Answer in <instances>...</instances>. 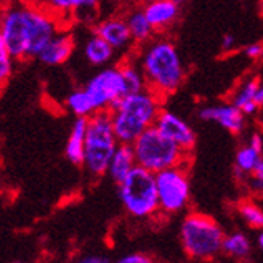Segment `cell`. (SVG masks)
<instances>
[{
	"mask_svg": "<svg viewBox=\"0 0 263 263\" xmlns=\"http://www.w3.org/2000/svg\"><path fill=\"white\" fill-rule=\"evenodd\" d=\"M58 31V20L39 7L11 5L4 10L0 21V41L15 60L37 58Z\"/></svg>",
	"mask_w": 263,
	"mask_h": 263,
	"instance_id": "cell-1",
	"label": "cell"
},
{
	"mask_svg": "<svg viewBox=\"0 0 263 263\" xmlns=\"http://www.w3.org/2000/svg\"><path fill=\"white\" fill-rule=\"evenodd\" d=\"M146 79V85L157 95L167 98L185 82L186 69L175 44L167 37H154L141 45L137 58Z\"/></svg>",
	"mask_w": 263,
	"mask_h": 263,
	"instance_id": "cell-2",
	"label": "cell"
},
{
	"mask_svg": "<svg viewBox=\"0 0 263 263\" xmlns=\"http://www.w3.org/2000/svg\"><path fill=\"white\" fill-rule=\"evenodd\" d=\"M162 100L156 91L144 88L117 101L109 112L119 141L134 144L144 130L153 127L162 111Z\"/></svg>",
	"mask_w": 263,
	"mask_h": 263,
	"instance_id": "cell-3",
	"label": "cell"
},
{
	"mask_svg": "<svg viewBox=\"0 0 263 263\" xmlns=\"http://www.w3.org/2000/svg\"><path fill=\"white\" fill-rule=\"evenodd\" d=\"M225 233L209 215L188 214L180 227V239L185 254L196 261H209L223 251Z\"/></svg>",
	"mask_w": 263,
	"mask_h": 263,
	"instance_id": "cell-4",
	"label": "cell"
},
{
	"mask_svg": "<svg viewBox=\"0 0 263 263\" xmlns=\"http://www.w3.org/2000/svg\"><path fill=\"white\" fill-rule=\"evenodd\" d=\"M121 144L117 138L111 112L100 111L88 117L85 135V157L84 167L93 177L108 174V165L117 146Z\"/></svg>",
	"mask_w": 263,
	"mask_h": 263,
	"instance_id": "cell-5",
	"label": "cell"
},
{
	"mask_svg": "<svg viewBox=\"0 0 263 263\" xmlns=\"http://www.w3.org/2000/svg\"><path fill=\"white\" fill-rule=\"evenodd\" d=\"M132 146L135 151L137 165L153 174L170 167L185 165L190 159V153L181 149L175 141L162 135L156 125L144 130Z\"/></svg>",
	"mask_w": 263,
	"mask_h": 263,
	"instance_id": "cell-6",
	"label": "cell"
},
{
	"mask_svg": "<svg viewBox=\"0 0 263 263\" xmlns=\"http://www.w3.org/2000/svg\"><path fill=\"white\" fill-rule=\"evenodd\" d=\"M117 193H119V199L130 217L143 220L161 212L156 174L140 165H137L117 185Z\"/></svg>",
	"mask_w": 263,
	"mask_h": 263,
	"instance_id": "cell-7",
	"label": "cell"
},
{
	"mask_svg": "<svg viewBox=\"0 0 263 263\" xmlns=\"http://www.w3.org/2000/svg\"><path fill=\"white\" fill-rule=\"evenodd\" d=\"M157 194H159V210L165 215H174L185 210L190 196V177L185 165L170 167L156 174Z\"/></svg>",
	"mask_w": 263,
	"mask_h": 263,
	"instance_id": "cell-8",
	"label": "cell"
},
{
	"mask_svg": "<svg viewBox=\"0 0 263 263\" xmlns=\"http://www.w3.org/2000/svg\"><path fill=\"white\" fill-rule=\"evenodd\" d=\"M95 112L111 111V108L125 97V82L119 66L104 68L97 72L84 87Z\"/></svg>",
	"mask_w": 263,
	"mask_h": 263,
	"instance_id": "cell-9",
	"label": "cell"
},
{
	"mask_svg": "<svg viewBox=\"0 0 263 263\" xmlns=\"http://www.w3.org/2000/svg\"><path fill=\"white\" fill-rule=\"evenodd\" d=\"M154 125L159 128L162 135L175 141L181 149H185L188 153L194 149V144H196L194 130L186 121H183L178 114L162 109Z\"/></svg>",
	"mask_w": 263,
	"mask_h": 263,
	"instance_id": "cell-10",
	"label": "cell"
},
{
	"mask_svg": "<svg viewBox=\"0 0 263 263\" xmlns=\"http://www.w3.org/2000/svg\"><path fill=\"white\" fill-rule=\"evenodd\" d=\"M199 117L202 121L215 122L230 134H241L246 125V114L234 106L233 103H220L214 106H204L199 109Z\"/></svg>",
	"mask_w": 263,
	"mask_h": 263,
	"instance_id": "cell-11",
	"label": "cell"
},
{
	"mask_svg": "<svg viewBox=\"0 0 263 263\" xmlns=\"http://www.w3.org/2000/svg\"><path fill=\"white\" fill-rule=\"evenodd\" d=\"M93 32L103 37L116 51H127L135 44L128 29L127 20L122 16H109L95 23Z\"/></svg>",
	"mask_w": 263,
	"mask_h": 263,
	"instance_id": "cell-12",
	"label": "cell"
},
{
	"mask_svg": "<svg viewBox=\"0 0 263 263\" xmlns=\"http://www.w3.org/2000/svg\"><path fill=\"white\" fill-rule=\"evenodd\" d=\"M180 8L181 5L175 0H144L143 4V10L153 24L156 34L172 28L180 16Z\"/></svg>",
	"mask_w": 263,
	"mask_h": 263,
	"instance_id": "cell-13",
	"label": "cell"
},
{
	"mask_svg": "<svg viewBox=\"0 0 263 263\" xmlns=\"http://www.w3.org/2000/svg\"><path fill=\"white\" fill-rule=\"evenodd\" d=\"M74 51V37L68 31L60 29L42 48L37 60L47 66H60L69 60Z\"/></svg>",
	"mask_w": 263,
	"mask_h": 263,
	"instance_id": "cell-14",
	"label": "cell"
},
{
	"mask_svg": "<svg viewBox=\"0 0 263 263\" xmlns=\"http://www.w3.org/2000/svg\"><path fill=\"white\" fill-rule=\"evenodd\" d=\"M137 167V159H135V151L132 144L121 143L117 146L116 153L112 154L109 165H108V175L114 183H119Z\"/></svg>",
	"mask_w": 263,
	"mask_h": 263,
	"instance_id": "cell-15",
	"label": "cell"
},
{
	"mask_svg": "<svg viewBox=\"0 0 263 263\" xmlns=\"http://www.w3.org/2000/svg\"><path fill=\"white\" fill-rule=\"evenodd\" d=\"M88 117H76L71 127V134L66 143V157L76 165H84L85 157V135H87Z\"/></svg>",
	"mask_w": 263,
	"mask_h": 263,
	"instance_id": "cell-16",
	"label": "cell"
},
{
	"mask_svg": "<svg viewBox=\"0 0 263 263\" xmlns=\"http://www.w3.org/2000/svg\"><path fill=\"white\" fill-rule=\"evenodd\" d=\"M125 20L128 24V29L132 32V37H134V42L137 45L141 47L156 37V31L153 28V24L149 23L143 7L130 8L125 15Z\"/></svg>",
	"mask_w": 263,
	"mask_h": 263,
	"instance_id": "cell-17",
	"label": "cell"
},
{
	"mask_svg": "<svg viewBox=\"0 0 263 263\" xmlns=\"http://www.w3.org/2000/svg\"><path fill=\"white\" fill-rule=\"evenodd\" d=\"M114 53H116V50L97 32L91 34L84 44V57L91 66L108 64L112 60Z\"/></svg>",
	"mask_w": 263,
	"mask_h": 263,
	"instance_id": "cell-18",
	"label": "cell"
},
{
	"mask_svg": "<svg viewBox=\"0 0 263 263\" xmlns=\"http://www.w3.org/2000/svg\"><path fill=\"white\" fill-rule=\"evenodd\" d=\"M260 82L261 81L258 77H251V79H247L246 82H242L238 87V90L233 93L231 103L234 104V106H238L246 116L257 112V109L260 108L255 101V95H257Z\"/></svg>",
	"mask_w": 263,
	"mask_h": 263,
	"instance_id": "cell-19",
	"label": "cell"
},
{
	"mask_svg": "<svg viewBox=\"0 0 263 263\" xmlns=\"http://www.w3.org/2000/svg\"><path fill=\"white\" fill-rule=\"evenodd\" d=\"M119 68L124 76V82H125V95L128 93H137L144 88H148L146 85V79L140 68L138 61L134 60H125L119 64Z\"/></svg>",
	"mask_w": 263,
	"mask_h": 263,
	"instance_id": "cell-20",
	"label": "cell"
},
{
	"mask_svg": "<svg viewBox=\"0 0 263 263\" xmlns=\"http://www.w3.org/2000/svg\"><path fill=\"white\" fill-rule=\"evenodd\" d=\"M223 252L234 260H246L251 254V241L244 233H231L225 236L223 241Z\"/></svg>",
	"mask_w": 263,
	"mask_h": 263,
	"instance_id": "cell-21",
	"label": "cell"
},
{
	"mask_svg": "<svg viewBox=\"0 0 263 263\" xmlns=\"http://www.w3.org/2000/svg\"><path fill=\"white\" fill-rule=\"evenodd\" d=\"M263 153H260L258 149H255L251 144H246V146H241L236 153V159H234V164H236V174L238 177H244V175H251L257 164L260 162Z\"/></svg>",
	"mask_w": 263,
	"mask_h": 263,
	"instance_id": "cell-22",
	"label": "cell"
},
{
	"mask_svg": "<svg viewBox=\"0 0 263 263\" xmlns=\"http://www.w3.org/2000/svg\"><path fill=\"white\" fill-rule=\"evenodd\" d=\"M72 2V20L87 26H95L100 10V0H71Z\"/></svg>",
	"mask_w": 263,
	"mask_h": 263,
	"instance_id": "cell-23",
	"label": "cell"
},
{
	"mask_svg": "<svg viewBox=\"0 0 263 263\" xmlns=\"http://www.w3.org/2000/svg\"><path fill=\"white\" fill-rule=\"evenodd\" d=\"M66 106L76 117H90L95 114V109L91 106V101L84 88H77L66 98Z\"/></svg>",
	"mask_w": 263,
	"mask_h": 263,
	"instance_id": "cell-24",
	"label": "cell"
},
{
	"mask_svg": "<svg viewBox=\"0 0 263 263\" xmlns=\"http://www.w3.org/2000/svg\"><path fill=\"white\" fill-rule=\"evenodd\" d=\"M238 212L251 228L263 230V209L252 201H242L238 205Z\"/></svg>",
	"mask_w": 263,
	"mask_h": 263,
	"instance_id": "cell-25",
	"label": "cell"
},
{
	"mask_svg": "<svg viewBox=\"0 0 263 263\" xmlns=\"http://www.w3.org/2000/svg\"><path fill=\"white\" fill-rule=\"evenodd\" d=\"M45 10H48L55 18L66 16L72 18V2L71 0H42Z\"/></svg>",
	"mask_w": 263,
	"mask_h": 263,
	"instance_id": "cell-26",
	"label": "cell"
},
{
	"mask_svg": "<svg viewBox=\"0 0 263 263\" xmlns=\"http://www.w3.org/2000/svg\"><path fill=\"white\" fill-rule=\"evenodd\" d=\"M13 55L4 41H0V81L7 82L13 72Z\"/></svg>",
	"mask_w": 263,
	"mask_h": 263,
	"instance_id": "cell-27",
	"label": "cell"
},
{
	"mask_svg": "<svg viewBox=\"0 0 263 263\" xmlns=\"http://www.w3.org/2000/svg\"><path fill=\"white\" fill-rule=\"evenodd\" d=\"M251 180H249V186H251L255 193H263V157L257 164L255 170L251 174Z\"/></svg>",
	"mask_w": 263,
	"mask_h": 263,
	"instance_id": "cell-28",
	"label": "cell"
},
{
	"mask_svg": "<svg viewBox=\"0 0 263 263\" xmlns=\"http://www.w3.org/2000/svg\"><path fill=\"white\" fill-rule=\"evenodd\" d=\"M116 263H157V261L148 254L134 252V254H127V255L121 257L119 260H116Z\"/></svg>",
	"mask_w": 263,
	"mask_h": 263,
	"instance_id": "cell-29",
	"label": "cell"
},
{
	"mask_svg": "<svg viewBox=\"0 0 263 263\" xmlns=\"http://www.w3.org/2000/svg\"><path fill=\"white\" fill-rule=\"evenodd\" d=\"M246 57L252 58V60L261 58L263 57V44L255 42V44H251L249 47H246Z\"/></svg>",
	"mask_w": 263,
	"mask_h": 263,
	"instance_id": "cell-30",
	"label": "cell"
},
{
	"mask_svg": "<svg viewBox=\"0 0 263 263\" xmlns=\"http://www.w3.org/2000/svg\"><path fill=\"white\" fill-rule=\"evenodd\" d=\"M236 48V37L231 34H225L221 39V50L225 53H231V51Z\"/></svg>",
	"mask_w": 263,
	"mask_h": 263,
	"instance_id": "cell-31",
	"label": "cell"
},
{
	"mask_svg": "<svg viewBox=\"0 0 263 263\" xmlns=\"http://www.w3.org/2000/svg\"><path fill=\"white\" fill-rule=\"evenodd\" d=\"M249 144L258 149L260 153H263V137L260 134H252L251 138H249Z\"/></svg>",
	"mask_w": 263,
	"mask_h": 263,
	"instance_id": "cell-32",
	"label": "cell"
},
{
	"mask_svg": "<svg viewBox=\"0 0 263 263\" xmlns=\"http://www.w3.org/2000/svg\"><path fill=\"white\" fill-rule=\"evenodd\" d=\"M76 263H109V261L104 257H100V255H87V257L79 258Z\"/></svg>",
	"mask_w": 263,
	"mask_h": 263,
	"instance_id": "cell-33",
	"label": "cell"
},
{
	"mask_svg": "<svg viewBox=\"0 0 263 263\" xmlns=\"http://www.w3.org/2000/svg\"><path fill=\"white\" fill-rule=\"evenodd\" d=\"M255 101L258 106H263V82H260L258 90H257V95H255Z\"/></svg>",
	"mask_w": 263,
	"mask_h": 263,
	"instance_id": "cell-34",
	"label": "cell"
},
{
	"mask_svg": "<svg viewBox=\"0 0 263 263\" xmlns=\"http://www.w3.org/2000/svg\"><path fill=\"white\" fill-rule=\"evenodd\" d=\"M257 244H258V247H260V251L263 252V230H261V233L258 234V238H257Z\"/></svg>",
	"mask_w": 263,
	"mask_h": 263,
	"instance_id": "cell-35",
	"label": "cell"
},
{
	"mask_svg": "<svg viewBox=\"0 0 263 263\" xmlns=\"http://www.w3.org/2000/svg\"><path fill=\"white\" fill-rule=\"evenodd\" d=\"M175 2H177V4H180V5H183V4H186L188 0H175Z\"/></svg>",
	"mask_w": 263,
	"mask_h": 263,
	"instance_id": "cell-36",
	"label": "cell"
},
{
	"mask_svg": "<svg viewBox=\"0 0 263 263\" xmlns=\"http://www.w3.org/2000/svg\"><path fill=\"white\" fill-rule=\"evenodd\" d=\"M13 263H23V261H13Z\"/></svg>",
	"mask_w": 263,
	"mask_h": 263,
	"instance_id": "cell-37",
	"label": "cell"
},
{
	"mask_svg": "<svg viewBox=\"0 0 263 263\" xmlns=\"http://www.w3.org/2000/svg\"><path fill=\"white\" fill-rule=\"evenodd\" d=\"M236 2H242V0H236Z\"/></svg>",
	"mask_w": 263,
	"mask_h": 263,
	"instance_id": "cell-38",
	"label": "cell"
}]
</instances>
